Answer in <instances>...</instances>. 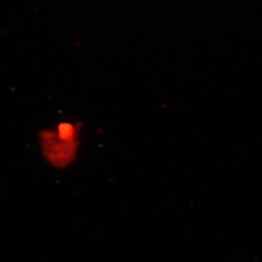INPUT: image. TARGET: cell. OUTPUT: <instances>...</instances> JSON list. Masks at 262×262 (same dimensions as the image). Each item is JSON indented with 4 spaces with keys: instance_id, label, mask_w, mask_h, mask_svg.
<instances>
[{
    "instance_id": "obj_1",
    "label": "cell",
    "mask_w": 262,
    "mask_h": 262,
    "mask_svg": "<svg viewBox=\"0 0 262 262\" xmlns=\"http://www.w3.org/2000/svg\"><path fill=\"white\" fill-rule=\"evenodd\" d=\"M83 129L78 122L61 120L38 133L41 154L49 166L63 170L75 164L80 155Z\"/></svg>"
}]
</instances>
